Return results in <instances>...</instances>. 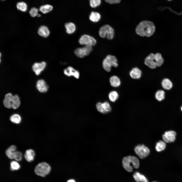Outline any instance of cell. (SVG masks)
<instances>
[{
    "instance_id": "1",
    "label": "cell",
    "mask_w": 182,
    "mask_h": 182,
    "mask_svg": "<svg viewBox=\"0 0 182 182\" xmlns=\"http://www.w3.org/2000/svg\"><path fill=\"white\" fill-rule=\"evenodd\" d=\"M155 27L152 21L144 20L141 22L137 26L136 29V33L141 36L147 37L152 36L154 33Z\"/></svg>"
},
{
    "instance_id": "2",
    "label": "cell",
    "mask_w": 182,
    "mask_h": 182,
    "mask_svg": "<svg viewBox=\"0 0 182 182\" xmlns=\"http://www.w3.org/2000/svg\"><path fill=\"white\" fill-rule=\"evenodd\" d=\"M122 165L124 169L128 172H131L133 167L138 168L140 166L139 161L136 157L129 156L124 157L122 159Z\"/></svg>"
},
{
    "instance_id": "3",
    "label": "cell",
    "mask_w": 182,
    "mask_h": 182,
    "mask_svg": "<svg viewBox=\"0 0 182 182\" xmlns=\"http://www.w3.org/2000/svg\"><path fill=\"white\" fill-rule=\"evenodd\" d=\"M102 66L105 71L108 72H110L112 67H117L118 66L117 58L113 55H107L103 60Z\"/></svg>"
},
{
    "instance_id": "4",
    "label": "cell",
    "mask_w": 182,
    "mask_h": 182,
    "mask_svg": "<svg viewBox=\"0 0 182 182\" xmlns=\"http://www.w3.org/2000/svg\"><path fill=\"white\" fill-rule=\"evenodd\" d=\"M51 168L46 162H43L38 163L35 167L34 172L37 175L44 177L50 173Z\"/></svg>"
},
{
    "instance_id": "5",
    "label": "cell",
    "mask_w": 182,
    "mask_h": 182,
    "mask_svg": "<svg viewBox=\"0 0 182 182\" xmlns=\"http://www.w3.org/2000/svg\"><path fill=\"white\" fill-rule=\"evenodd\" d=\"M100 36L102 38L106 37L108 39H112L114 35V30L113 28L108 25H104L99 29V32Z\"/></svg>"
},
{
    "instance_id": "6",
    "label": "cell",
    "mask_w": 182,
    "mask_h": 182,
    "mask_svg": "<svg viewBox=\"0 0 182 182\" xmlns=\"http://www.w3.org/2000/svg\"><path fill=\"white\" fill-rule=\"evenodd\" d=\"M134 151L136 154L141 159L146 157L150 153V150L144 145H139L135 147Z\"/></svg>"
},
{
    "instance_id": "7",
    "label": "cell",
    "mask_w": 182,
    "mask_h": 182,
    "mask_svg": "<svg viewBox=\"0 0 182 182\" xmlns=\"http://www.w3.org/2000/svg\"><path fill=\"white\" fill-rule=\"evenodd\" d=\"M92 46L85 45L83 47L76 49L74 51V53L78 57L82 58L88 55L92 51Z\"/></svg>"
},
{
    "instance_id": "8",
    "label": "cell",
    "mask_w": 182,
    "mask_h": 182,
    "mask_svg": "<svg viewBox=\"0 0 182 182\" xmlns=\"http://www.w3.org/2000/svg\"><path fill=\"white\" fill-rule=\"evenodd\" d=\"M79 42L81 45H89L91 46L95 45L96 43V39L93 37L87 35H84L80 38Z\"/></svg>"
},
{
    "instance_id": "9",
    "label": "cell",
    "mask_w": 182,
    "mask_h": 182,
    "mask_svg": "<svg viewBox=\"0 0 182 182\" xmlns=\"http://www.w3.org/2000/svg\"><path fill=\"white\" fill-rule=\"evenodd\" d=\"M96 106L98 111L103 114L109 112L111 110V107L109 103L106 101L103 102H98L96 104Z\"/></svg>"
},
{
    "instance_id": "10",
    "label": "cell",
    "mask_w": 182,
    "mask_h": 182,
    "mask_svg": "<svg viewBox=\"0 0 182 182\" xmlns=\"http://www.w3.org/2000/svg\"><path fill=\"white\" fill-rule=\"evenodd\" d=\"M176 133L174 131L170 130L165 132L162 135L164 141L167 143L174 142L175 140Z\"/></svg>"
},
{
    "instance_id": "11",
    "label": "cell",
    "mask_w": 182,
    "mask_h": 182,
    "mask_svg": "<svg viewBox=\"0 0 182 182\" xmlns=\"http://www.w3.org/2000/svg\"><path fill=\"white\" fill-rule=\"evenodd\" d=\"M144 63L145 65L151 69H154L157 67L154 58V54L151 53L145 59Z\"/></svg>"
},
{
    "instance_id": "12",
    "label": "cell",
    "mask_w": 182,
    "mask_h": 182,
    "mask_svg": "<svg viewBox=\"0 0 182 182\" xmlns=\"http://www.w3.org/2000/svg\"><path fill=\"white\" fill-rule=\"evenodd\" d=\"M64 74L68 77L73 76L76 79L80 77L79 72L71 66H69L65 69L63 71Z\"/></svg>"
},
{
    "instance_id": "13",
    "label": "cell",
    "mask_w": 182,
    "mask_h": 182,
    "mask_svg": "<svg viewBox=\"0 0 182 182\" xmlns=\"http://www.w3.org/2000/svg\"><path fill=\"white\" fill-rule=\"evenodd\" d=\"M46 64V63L44 61L35 63L32 66V70L36 75H38L44 69Z\"/></svg>"
},
{
    "instance_id": "14",
    "label": "cell",
    "mask_w": 182,
    "mask_h": 182,
    "mask_svg": "<svg viewBox=\"0 0 182 182\" xmlns=\"http://www.w3.org/2000/svg\"><path fill=\"white\" fill-rule=\"evenodd\" d=\"M36 87L39 92L44 93L48 90L49 86L46 82L43 79H40L36 82Z\"/></svg>"
},
{
    "instance_id": "15",
    "label": "cell",
    "mask_w": 182,
    "mask_h": 182,
    "mask_svg": "<svg viewBox=\"0 0 182 182\" xmlns=\"http://www.w3.org/2000/svg\"><path fill=\"white\" fill-rule=\"evenodd\" d=\"M142 74L141 70L137 67L133 68L129 72L130 77L134 79H140L141 76Z\"/></svg>"
},
{
    "instance_id": "16",
    "label": "cell",
    "mask_w": 182,
    "mask_h": 182,
    "mask_svg": "<svg viewBox=\"0 0 182 182\" xmlns=\"http://www.w3.org/2000/svg\"><path fill=\"white\" fill-rule=\"evenodd\" d=\"M13 96L10 93H8L5 95L3 101V104L6 107L8 108H11L12 100Z\"/></svg>"
},
{
    "instance_id": "17",
    "label": "cell",
    "mask_w": 182,
    "mask_h": 182,
    "mask_svg": "<svg viewBox=\"0 0 182 182\" xmlns=\"http://www.w3.org/2000/svg\"><path fill=\"white\" fill-rule=\"evenodd\" d=\"M35 153L34 150L31 149L27 150L24 155L26 160L28 162H31L34 160Z\"/></svg>"
},
{
    "instance_id": "18",
    "label": "cell",
    "mask_w": 182,
    "mask_h": 182,
    "mask_svg": "<svg viewBox=\"0 0 182 182\" xmlns=\"http://www.w3.org/2000/svg\"><path fill=\"white\" fill-rule=\"evenodd\" d=\"M133 176L136 182H149L148 180L144 175L138 172H135Z\"/></svg>"
},
{
    "instance_id": "19",
    "label": "cell",
    "mask_w": 182,
    "mask_h": 182,
    "mask_svg": "<svg viewBox=\"0 0 182 182\" xmlns=\"http://www.w3.org/2000/svg\"><path fill=\"white\" fill-rule=\"evenodd\" d=\"M16 147L14 145L9 146L5 151V153L7 157L10 159H13L14 155L16 151Z\"/></svg>"
},
{
    "instance_id": "20",
    "label": "cell",
    "mask_w": 182,
    "mask_h": 182,
    "mask_svg": "<svg viewBox=\"0 0 182 182\" xmlns=\"http://www.w3.org/2000/svg\"><path fill=\"white\" fill-rule=\"evenodd\" d=\"M110 85L114 87H119L121 84L120 78L117 76L115 75L111 76L109 79Z\"/></svg>"
},
{
    "instance_id": "21",
    "label": "cell",
    "mask_w": 182,
    "mask_h": 182,
    "mask_svg": "<svg viewBox=\"0 0 182 182\" xmlns=\"http://www.w3.org/2000/svg\"><path fill=\"white\" fill-rule=\"evenodd\" d=\"M38 33L40 36L44 37H46L49 35L50 31L47 27L44 26H42L39 28Z\"/></svg>"
},
{
    "instance_id": "22",
    "label": "cell",
    "mask_w": 182,
    "mask_h": 182,
    "mask_svg": "<svg viewBox=\"0 0 182 182\" xmlns=\"http://www.w3.org/2000/svg\"><path fill=\"white\" fill-rule=\"evenodd\" d=\"M20 99L19 96L17 95L13 96L11 104V108L14 109H16L20 106Z\"/></svg>"
},
{
    "instance_id": "23",
    "label": "cell",
    "mask_w": 182,
    "mask_h": 182,
    "mask_svg": "<svg viewBox=\"0 0 182 182\" xmlns=\"http://www.w3.org/2000/svg\"><path fill=\"white\" fill-rule=\"evenodd\" d=\"M66 29V32L69 34H71L74 33L76 30V26L72 22L66 23L64 25Z\"/></svg>"
},
{
    "instance_id": "24",
    "label": "cell",
    "mask_w": 182,
    "mask_h": 182,
    "mask_svg": "<svg viewBox=\"0 0 182 182\" xmlns=\"http://www.w3.org/2000/svg\"><path fill=\"white\" fill-rule=\"evenodd\" d=\"M101 18V15L98 12L95 11H92L90 14L89 18V20L93 22L98 21Z\"/></svg>"
},
{
    "instance_id": "25",
    "label": "cell",
    "mask_w": 182,
    "mask_h": 182,
    "mask_svg": "<svg viewBox=\"0 0 182 182\" xmlns=\"http://www.w3.org/2000/svg\"><path fill=\"white\" fill-rule=\"evenodd\" d=\"M154 58L157 66H160L163 64L164 60L160 53H157L154 54Z\"/></svg>"
},
{
    "instance_id": "26",
    "label": "cell",
    "mask_w": 182,
    "mask_h": 182,
    "mask_svg": "<svg viewBox=\"0 0 182 182\" xmlns=\"http://www.w3.org/2000/svg\"><path fill=\"white\" fill-rule=\"evenodd\" d=\"M162 85L163 88L166 90L170 89L173 85L171 81L167 78L164 79L162 80Z\"/></svg>"
},
{
    "instance_id": "27",
    "label": "cell",
    "mask_w": 182,
    "mask_h": 182,
    "mask_svg": "<svg viewBox=\"0 0 182 182\" xmlns=\"http://www.w3.org/2000/svg\"><path fill=\"white\" fill-rule=\"evenodd\" d=\"M53 9V6L51 5L46 4L41 6L39 10L43 14H46L51 11Z\"/></svg>"
},
{
    "instance_id": "28",
    "label": "cell",
    "mask_w": 182,
    "mask_h": 182,
    "mask_svg": "<svg viewBox=\"0 0 182 182\" xmlns=\"http://www.w3.org/2000/svg\"><path fill=\"white\" fill-rule=\"evenodd\" d=\"M108 97L109 100L111 101L114 102L118 99L119 95L117 91L113 90L111 91L109 93Z\"/></svg>"
},
{
    "instance_id": "29",
    "label": "cell",
    "mask_w": 182,
    "mask_h": 182,
    "mask_svg": "<svg viewBox=\"0 0 182 182\" xmlns=\"http://www.w3.org/2000/svg\"><path fill=\"white\" fill-rule=\"evenodd\" d=\"M166 146V144L164 141H160L156 144L155 149L157 151L160 152L164 150Z\"/></svg>"
},
{
    "instance_id": "30",
    "label": "cell",
    "mask_w": 182,
    "mask_h": 182,
    "mask_svg": "<svg viewBox=\"0 0 182 182\" xmlns=\"http://www.w3.org/2000/svg\"><path fill=\"white\" fill-rule=\"evenodd\" d=\"M21 120L20 116L17 114H14L12 115L10 117V121L12 123L16 124L20 123Z\"/></svg>"
},
{
    "instance_id": "31",
    "label": "cell",
    "mask_w": 182,
    "mask_h": 182,
    "mask_svg": "<svg viewBox=\"0 0 182 182\" xmlns=\"http://www.w3.org/2000/svg\"><path fill=\"white\" fill-rule=\"evenodd\" d=\"M165 93L162 90H159L156 93L155 97L158 101H161L164 100L165 98Z\"/></svg>"
},
{
    "instance_id": "32",
    "label": "cell",
    "mask_w": 182,
    "mask_h": 182,
    "mask_svg": "<svg viewBox=\"0 0 182 182\" xmlns=\"http://www.w3.org/2000/svg\"><path fill=\"white\" fill-rule=\"evenodd\" d=\"M16 7L18 10L22 12H26L27 10V5L24 2L17 3L16 5Z\"/></svg>"
},
{
    "instance_id": "33",
    "label": "cell",
    "mask_w": 182,
    "mask_h": 182,
    "mask_svg": "<svg viewBox=\"0 0 182 182\" xmlns=\"http://www.w3.org/2000/svg\"><path fill=\"white\" fill-rule=\"evenodd\" d=\"M16 161H13L10 163V169L12 171L18 170L20 168V165Z\"/></svg>"
},
{
    "instance_id": "34",
    "label": "cell",
    "mask_w": 182,
    "mask_h": 182,
    "mask_svg": "<svg viewBox=\"0 0 182 182\" xmlns=\"http://www.w3.org/2000/svg\"><path fill=\"white\" fill-rule=\"evenodd\" d=\"M101 3V0H89L90 6L93 8H95L99 6Z\"/></svg>"
},
{
    "instance_id": "35",
    "label": "cell",
    "mask_w": 182,
    "mask_h": 182,
    "mask_svg": "<svg viewBox=\"0 0 182 182\" xmlns=\"http://www.w3.org/2000/svg\"><path fill=\"white\" fill-rule=\"evenodd\" d=\"M22 158V153L19 151H16L14 155L13 159L17 162L21 160Z\"/></svg>"
},
{
    "instance_id": "36",
    "label": "cell",
    "mask_w": 182,
    "mask_h": 182,
    "mask_svg": "<svg viewBox=\"0 0 182 182\" xmlns=\"http://www.w3.org/2000/svg\"><path fill=\"white\" fill-rule=\"evenodd\" d=\"M38 9L36 8L33 7L31 8L29 13L31 16L32 17H35L37 16L39 14L38 13Z\"/></svg>"
},
{
    "instance_id": "37",
    "label": "cell",
    "mask_w": 182,
    "mask_h": 182,
    "mask_svg": "<svg viewBox=\"0 0 182 182\" xmlns=\"http://www.w3.org/2000/svg\"><path fill=\"white\" fill-rule=\"evenodd\" d=\"M105 1L109 4H116L120 3L121 0H105Z\"/></svg>"
},
{
    "instance_id": "38",
    "label": "cell",
    "mask_w": 182,
    "mask_h": 182,
    "mask_svg": "<svg viewBox=\"0 0 182 182\" xmlns=\"http://www.w3.org/2000/svg\"><path fill=\"white\" fill-rule=\"evenodd\" d=\"M67 182H76L75 180L73 179H71L68 180Z\"/></svg>"
},
{
    "instance_id": "39",
    "label": "cell",
    "mask_w": 182,
    "mask_h": 182,
    "mask_svg": "<svg viewBox=\"0 0 182 182\" xmlns=\"http://www.w3.org/2000/svg\"><path fill=\"white\" fill-rule=\"evenodd\" d=\"M181 111H182V106L181 107Z\"/></svg>"
},
{
    "instance_id": "40",
    "label": "cell",
    "mask_w": 182,
    "mask_h": 182,
    "mask_svg": "<svg viewBox=\"0 0 182 182\" xmlns=\"http://www.w3.org/2000/svg\"><path fill=\"white\" fill-rule=\"evenodd\" d=\"M156 182V181H153V182Z\"/></svg>"
},
{
    "instance_id": "41",
    "label": "cell",
    "mask_w": 182,
    "mask_h": 182,
    "mask_svg": "<svg viewBox=\"0 0 182 182\" xmlns=\"http://www.w3.org/2000/svg\"><path fill=\"white\" fill-rule=\"evenodd\" d=\"M168 0L170 1H171V0Z\"/></svg>"
},
{
    "instance_id": "42",
    "label": "cell",
    "mask_w": 182,
    "mask_h": 182,
    "mask_svg": "<svg viewBox=\"0 0 182 182\" xmlns=\"http://www.w3.org/2000/svg\"></svg>"
}]
</instances>
